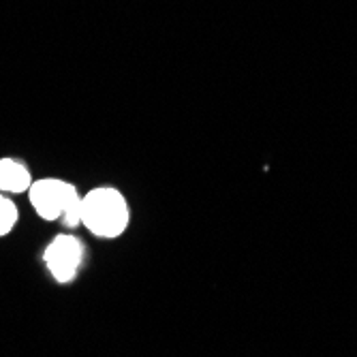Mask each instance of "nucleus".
Listing matches in <instances>:
<instances>
[{"label":"nucleus","instance_id":"obj_5","mask_svg":"<svg viewBox=\"0 0 357 357\" xmlns=\"http://www.w3.org/2000/svg\"><path fill=\"white\" fill-rule=\"evenodd\" d=\"M17 222V208L9 197L0 192V236H7Z\"/></svg>","mask_w":357,"mask_h":357},{"label":"nucleus","instance_id":"obj_1","mask_svg":"<svg viewBox=\"0 0 357 357\" xmlns=\"http://www.w3.org/2000/svg\"><path fill=\"white\" fill-rule=\"evenodd\" d=\"M28 192H30L32 208L37 210L41 218L45 220L62 218L64 225L69 227L82 222V197L73 184L56 178H43L32 182Z\"/></svg>","mask_w":357,"mask_h":357},{"label":"nucleus","instance_id":"obj_2","mask_svg":"<svg viewBox=\"0 0 357 357\" xmlns=\"http://www.w3.org/2000/svg\"><path fill=\"white\" fill-rule=\"evenodd\" d=\"M82 222L94 236L116 238L128 225L124 197L114 188H94L82 197Z\"/></svg>","mask_w":357,"mask_h":357},{"label":"nucleus","instance_id":"obj_4","mask_svg":"<svg viewBox=\"0 0 357 357\" xmlns=\"http://www.w3.org/2000/svg\"><path fill=\"white\" fill-rule=\"evenodd\" d=\"M32 178L30 172L13 158L0 160V192H24L30 190Z\"/></svg>","mask_w":357,"mask_h":357},{"label":"nucleus","instance_id":"obj_3","mask_svg":"<svg viewBox=\"0 0 357 357\" xmlns=\"http://www.w3.org/2000/svg\"><path fill=\"white\" fill-rule=\"evenodd\" d=\"M82 244L73 236H58L45 248V264L58 282H71L82 266Z\"/></svg>","mask_w":357,"mask_h":357}]
</instances>
